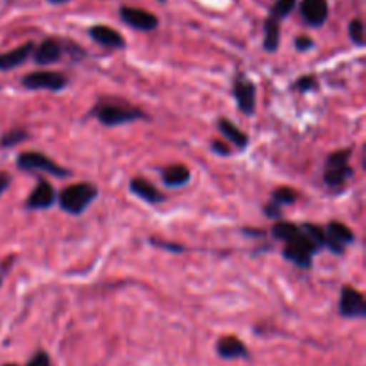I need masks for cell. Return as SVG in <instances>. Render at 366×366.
I'll return each mask as SVG.
<instances>
[{
  "mask_svg": "<svg viewBox=\"0 0 366 366\" xmlns=\"http://www.w3.org/2000/svg\"><path fill=\"white\" fill-rule=\"evenodd\" d=\"M218 131L224 134L225 139H229V142H231L232 145L238 147V149H245V147L249 145V136L243 131H239V129L236 127L231 120H227V118H220V120H218Z\"/></svg>",
  "mask_w": 366,
  "mask_h": 366,
  "instance_id": "e0dca14e",
  "label": "cell"
},
{
  "mask_svg": "<svg viewBox=\"0 0 366 366\" xmlns=\"http://www.w3.org/2000/svg\"><path fill=\"white\" fill-rule=\"evenodd\" d=\"M272 234H274L275 239L292 243L293 239L300 234V227L299 225L292 224V222H277V224L272 227Z\"/></svg>",
  "mask_w": 366,
  "mask_h": 366,
  "instance_id": "44dd1931",
  "label": "cell"
},
{
  "mask_svg": "<svg viewBox=\"0 0 366 366\" xmlns=\"http://www.w3.org/2000/svg\"><path fill=\"white\" fill-rule=\"evenodd\" d=\"M32 50H34V43L29 41L25 45L9 50V52L0 54V71L14 70L16 66L24 64L32 56Z\"/></svg>",
  "mask_w": 366,
  "mask_h": 366,
  "instance_id": "4fadbf2b",
  "label": "cell"
},
{
  "mask_svg": "<svg viewBox=\"0 0 366 366\" xmlns=\"http://www.w3.org/2000/svg\"><path fill=\"white\" fill-rule=\"evenodd\" d=\"M279 43H281V27H279V21L274 18H268L264 21V50L267 52H275L279 49Z\"/></svg>",
  "mask_w": 366,
  "mask_h": 366,
  "instance_id": "ffe728a7",
  "label": "cell"
},
{
  "mask_svg": "<svg viewBox=\"0 0 366 366\" xmlns=\"http://www.w3.org/2000/svg\"><path fill=\"white\" fill-rule=\"evenodd\" d=\"M93 117L106 127H117V125L132 124L136 120H147V113H143L139 107L131 106L127 102H118V100L104 99L93 107Z\"/></svg>",
  "mask_w": 366,
  "mask_h": 366,
  "instance_id": "6da1fadb",
  "label": "cell"
},
{
  "mask_svg": "<svg viewBox=\"0 0 366 366\" xmlns=\"http://www.w3.org/2000/svg\"><path fill=\"white\" fill-rule=\"evenodd\" d=\"M340 315L345 318H365L366 302L365 297L352 286H343L340 297Z\"/></svg>",
  "mask_w": 366,
  "mask_h": 366,
  "instance_id": "8992f818",
  "label": "cell"
},
{
  "mask_svg": "<svg viewBox=\"0 0 366 366\" xmlns=\"http://www.w3.org/2000/svg\"><path fill=\"white\" fill-rule=\"evenodd\" d=\"M120 18L125 24L131 25L132 29H138V31H154L159 25L156 14L149 13L145 9H138V7H120Z\"/></svg>",
  "mask_w": 366,
  "mask_h": 366,
  "instance_id": "52a82bcc",
  "label": "cell"
},
{
  "mask_svg": "<svg viewBox=\"0 0 366 366\" xmlns=\"http://www.w3.org/2000/svg\"><path fill=\"white\" fill-rule=\"evenodd\" d=\"M325 236H327L325 247L335 254H343L345 247L354 243V239H356L354 232L347 225L340 224V222H331L325 229Z\"/></svg>",
  "mask_w": 366,
  "mask_h": 366,
  "instance_id": "ba28073f",
  "label": "cell"
},
{
  "mask_svg": "<svg viewBox=\"0 0 366 366\" xmlns=\"http://www.w3.org/2000/svg\"><path fill=\"white\" fill-rule=\"evenodd\" d=\"M27 366H50L49 354L43 352V350H39V352H36L34 356H32V360L29 361Z\"/></svg>",
  "mask_w": 366,
  "mask_h": 366,
  "instance_id": "f546056e",
  "label": "cell"
},
{
  "mask_svg": "<svg viewBox=\"0 0 366 366\" xmlns=\"http://www.w3.org/2000/svg\"><path fill=\"white\" fill-rule=\"evenodd\" d=\"M295 88L302 93L311 92V89L317 88V79H315L313 75H304V77H300L299 81L295 82Z\"/></svg>",
  "mask_w": 366,
  "mask_h": 366,
  "instance_id": "83f0119b",
  "label": "cell"
},
{
  "mask_svg": "<svg viewBox=\"0 0 366 366\" xmlns=\"http://www.w3.org/2000/svg\"><path fill=\"white\" fill-rule=\"evenodd\" d=\"M89 36L97 43L107 46V49H124L125 46V39L122 38L120 32L111 27H106V25H95V27H92L89 29Z\"/></svg>",
  "mask_w": 366,
  "mask_h": 366,
  "instance_id": "9a60e30c",
  "label": "cell"
},
{
  "mask_svg": "<svg viewBox=\"0 0 366 366\" xmlns=\"http://www.w3.org/2000/svg\"><path fill=\"white\" fill-rule=\"evenodd\" d=\"M349 36L352 39L354 45L357 46H363L365 45V25L360 18L352 20L349 24Z\"/></svg>",
  "mask_w": 366,
  "mask_h": 366,
  "instance_id": "484cf974",
  "label": "cell"
},
{
  "mask_svg": "<svg viewBox=\"0 0 366 366\" xmlns=\"http://www.w3.org/2000/svg\"><path fill=\"white\" fill-rule=\"evenodd\" d=\"M161 179H163V184L168 188H179V186L188 184L192 174H189L188 167L184 164H174V167H168L161 172Z\"/></svg>",
  "mask_w": 366,
  "mask_h": 366,
  "instance_id": "2e32d148",
  "label": "cell"
},
{
  "mask_svg": "<svg viewBox=\"0 0 366 366\" xmlns=\"http://www.w3.org/2000/svg\"><path fill=\"white\" fill-rule=\"evenodd\" d=\"M4 366H18V365H4Z\"/></svg>",
  "mask_w": 366,
  "mask_h": 366,
  "instance_id": "8d00e7d4",
  "label": "cell"
},
{
  "mask_svg": "<svg viewBox=\"0 0 366 366\" xmlns=\"http://www.w3.org/2000/svg\"><path fill=\"white\" fill-rule=\"evenodd\" d=\"M232 95L236 99V106L238 109L242 111L243 114L247 117H252L256 113V97H257V89L256 84L252 81H249L243 75H238L234 79V84H232Z\"/></svg>",
  "mask_w": 366,
  "mask_h": 366,
  "instance_id": "5b68a950",
  "label": "cell"
},
{
  "mask_svg": "<svg viewBox=\"0 0 366 366\" xmlns=\"http://www.w3.org/2000/svg\"><path fill=\"white\" fill-rule=\"evenodd\" d=\"M29 138V132L25 129H11L6 134L0 138V147L2 149H11V147H16L20 143H24Z\"/></svg>",
  "mask_w": 366,
  "mask_h": 366,
  "instance_id": "7402d4cb",
  "label": "cell"
},
{
  "mask_svg": "<svg viewBox=\"0 0 366 366\" xmlns=\"http://www.w3.org/2000/svg\"><path fill=\"white\" fill-rule=\"evenodd\" d=\"M152 245H156L157 249H163V250H170V252H184V247L177 245V243H170V242H159V239H150Z\"/></svg>",
  "mask_w": 366,
  "mask_h": 366,
  "instance_id": "f1b7e54d",
  "label": "cell"
},
{
  "mask_svg": "<svg viewBox=\"0 0 366 366\" xmlns=\"http://www.w3.org/2000/svg\"><path fill=\"white\" fill-rule=\"evenodd\" d=\"M243 234H249V236H263V231H254V229H243Z\"/></svg>",
  "mask_w": 366,
  "mask_h": 366,
  "instance_id": "e575fe53",
  "label": "cell"
},
{
  "mask_svg": "<svg viewBox=\"0 0 366 366\" xmlns=\"http://www.w3.org/2000/svg\"><path fill=\"white\" fill-rule=\"evenodd\" d=\"M129 188H131V192L134 193L136 197H139V199H143L145 202H149V204H161L167 200V197H164L163 193L156 188V186L150 184V182L143 177L132 179L131 184H129Z\"/></svg>",
  "mask_w": 366,
  "mask_h": 366,
  "instance_id": "5bb4252c",
  "label": "cell"
},
{
  "mask_svg": "<svg viewBox=\"0 0 366 366\" xmlns=\"http://www.w3.org/2000/svg\"><path fill=\"white\" fill-rule=\"evenodd\" d=\"M272 202H275L277 206H290V204L297 202V192L292 188H286V186H281V188L274 189L272 193Z\"/></svg>",
  "mask_w": 366,
  "mask_h": 366,
  "instance_id": "cb8c5ba5",
  "label": "cell"
},
{
  "mask_svg": "<svg viewBox=\"0 0 366 366\" xmlns=\"http://www.w3.org/2000/svg\"><path fill=\"white\" fill-rule=\"evenodd\" d=\"M32 56H34V63L41 64V66L57 63L61 59V56H63V45L57 39L49 38L39 43L38 46H34Z\"/></svg>",
  "mask_w": 366,
  "mask_h": 366,
  "instance_id": "8fae6325",
  "label": "cell"
},
{
  "mask_svg": "<svg viewBox=\"0 0 366 366\" xmlns=\"http://www.w3.org/2000/svg\"><path fill=\"white\" fill-rule=\"evenodd\" d=\"M68 81L59 71H31L21 77V86L25 89H45V92H61L66 88Z\"/></svg>",
  "mask_w": 366,
  "mask_h": 366,
  "instance_id": "277c9868",
  "label": "cell"
},
{
  "mask_svg": "<svg viewBox=\"0 0 366 366\" xmlns=\"http://www.w3.org/2000/svg\"><path fill=\"white\" fill-rule=\"evenodd\" d=\"M354 175V170L350 168V164H343V167H327L324 174V181L329 188H340L342 184H345L350 177Z\"/></svg>",
  "mask_w": 366,
  "mask_h": 366,
  "instance_id": "ac0fdd59",
  "label": "cell"
},
{
  "mask_svg": "<svg viewBox=\"0 0 366 366\" xmlns=\"http://www.w3.org/2000/svg\"><path fill=\"white\" fill-rule=\"evenodd\" d=\"M300 229H302L304 234L311 239V243H315L318 249H324L325 243H327V236H325L324 227H318V225L315 224H304Z\"/></svg>",
  "mask_w": 366,
  "mask_h": 366,
  "instance_id": "603a6c76",
  "label": "cell"
},
{
  "mask_svg": "<svg viewBox=\"0 0 366 366\" xmlns=\"http://www.w3.org/2000/svg\"><path fill=\"white\" fill-rule=\"evenodd\" d=\"M350 156H352V150H338V152H332L327 157V167H343V164H349Z\"/></svg>",
  "mask_w": 366,
  "mask_h": 366,
  "instance_id": "4316f807",
  "label": "cell"
},
{
  "mask_svg": "<svg viewBox=\"0 0 366 366\" xmlns=\"http://www.w3.org/2000/svg\"><path fill=\"white\" fill-rule=\"evenodd\" d=\"M217 352L222 360H247L249 357V349L245 343L234 336H225L218 340Z\"/></svg>",
  "mask_w": 366,
  "mask_h": 366,
  "instance_id": "7c38bea8",
  "label": "cell"
},
{
  "mask_svg": "<svg viewBox=\"0 0 366 366\" xmlns=\"http://www.w3.org/2000/svg\"><path fill=\"white\" fill-rule=\"evenodd\" d=\"M295 6H297V0H277L275 6L272 7L270 18H274V20L277 21L282 20V18H286L293 9H295Z\"/></svg>",
  "mask_w": 366,
  "mask_h": 366,
  "instance_id": "d4e9b609",
  "label": "cell"
},
{
  "mask_svg": "<svg viewBox=\"0 0 366 366\" xmlns=\"http://www.w3.org/2000/svg\"><path fill=\"white\" fill-rule=\"evenodd\" d=\"M99 189L92 182H77L57 195V202H59L61 209L66 211L70 214H82L93 202H95Z\"/></svg>",
  "mask_w": 366,
  "mask_h": 366,
  "instance_id": "7a4b0ae2",
  "label": "cell"
},
{
  "mask_svg": "<svg viewBox=\"0 0 366 366\" xmlns=\"http://www.w3.org/2000/svg\"><path fill=\"white\" fill-rule=\"evenodd\" d=\"M264 214H267L268 218H274V220H279V218H282V207L277 206L275 202H270L267 204V206L263 207Z\"/></svg>",
  "mask_w": 366,
  "mask_h": 366,
  "instance_id": "4dcf8cb0",
  "label": "cell"
},
{
  "mask_svg": "<svg viewBox=\"0 0 366 366\" xmlns=\"http://www.w3.org/2000/svg\"><path fill=\"white\" fill-rule=\"evenodd\" d=\"M57 200V193L54 189V186L50 184L49 181H39L36 184V188L32 189L31 195H29L27 202H25V207L32 211L38 209H49L56 204Z\"/></svg>",
  "mask_w": 366,
  "mask_h": 366,
  "instance_id": "9c48e42d",
  "label": "cell"
},
{
  "mask_svg": "<svg viewBox=\"0 0 366 366\" xmlns=\"http://www.w3.org/2000/svg\"><path fill=\"white\" fill-rule=\"evenodd\" d=\"M300 14L304 21L311 27H320L325 24L329 16L327 0H302L300 4Z\"/></svg>",
  "mask_w": 366,
  "mask_h": 366,
  "instance_id": "30bf717a",
  "label": "cell"
},
{
  "mask_svg": "<svg viewBox=\"0 0 366 366\" xmlns=\"http://www.w3.org/2000/svg\"><path fill=\"white\" fill-rule=\"evenodd\" d=\"M282 254H285L286 259L292 261L297 267L304 268V270H310L311 264H313V254L299 245H286Z\"/></svg>",
  "mask_w": 366,
  "mask_h": 366,
  "instance_id": "d6986e66",
  "label": "cell"
},
{
  "mask_svg": "<svg viewBox=\"0 0 366 366\" xmlns=\"http://www.w3.org/2000/svg\"><path fill=\"white\" fill-rule=\"evenodd\" d=\"M50 4H64V2H68V0H49Z\"/></svg>",
  "mask_w": 366,
  "mask_h": 366,
  "instance_id": "d590c367",
  "label": "cell"
},
{
  "mask_svg": "<svg viewBox=\"0 0 366 366\" xmlns=\"http://www.w3.org/2000/svg\"><path fill=\"white\" fill-rule=\"evenodd\" d=\"M9 184H11V175L0 172V195H2L7 188H9Z\"/></svg>",
  "mask_w": 366,
  "mask_h": 366,
  "instance_id": "836d02e7",
  "label": "cell"
},
{
  "mask_svg": "<svg viewBox=\"0 0 366 366\" xmlns=\"http://www.w3.org/2000/svg\"><path fill=\"white\" fill-rule=\"evenodd\" d=\"M159 2H167V0H159Z\"/></svg>",
  "mask_w": 366,
  "mask_h": 366,
  "instance_id": "74e56055",
  "label": "cell"
},
{
  "mask_svg": "<svg viewBox=\"0 0 366 366\" xmlns=\"http://www.w3.org/2000/svg\"><path fill=\"white\" fill-rule=\"evenodd\" d=\"M0 285H2V277H0Z\"/></svg>",
  "mask_w": 366,
  "mask_h": 366,
  "instance_id": "f35d334b",
  "label": "cell"
},
{
  "mask_svg": "<svg viewBox=\"0 0 366 366\" xmlns=\"http://www.w3.org/2000/svg\"><path fill=\"white\" fill-rule=\"evenodd\" d=\"M313 39L310 38V36H299V38L295 39V49L299 50V52H306V50H311L313 49Z\"/></svg>",
  "mask_w": 366,
  "mask_h": 366,
  "instance_id": "1f68e13d",
  "label": "cell"
},
{
  "mask_svg": "<svg viewBox=\"0 0 366 366\" xmlns=\"http://www.w3.org/2000/svg\"><path fill=\"white\" fill-rule=\"evenodd\" d=\"M16 167L24 172H45V174L54 175V177H70L71 172L68 168L61 167L56 161L49 159L41 152H24L18 156Z\"/></svg>",
  "mask_w": 366,
  "mask_h": 366,
  "instance_id": "3957f363",
  "label": "cell"
},
{
  "mask_svg": "<svg viewBox=\"0 0 366 366\" xmlns=\"http://www.w3.org/2000/svg\"><path fill=\"white\" fill-rule=\"evenodd\" d=\"M211 150H213L214 154H218V156H229V154H231V149H229L224 142H213L211 143Z\"/></svg>",
  "mask_w": 366,
  "mask_h": 366,
  "instance_id": "d6a6232c",
  "label": "cell"
}]
</instances>
